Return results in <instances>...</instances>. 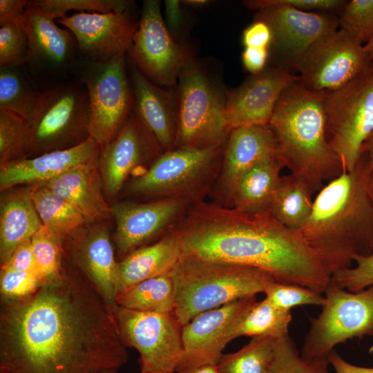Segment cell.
Here are the masks:
<instances>
[{"mask_svg":"<svg viewBox=\"0 0 373 373\" xmlns=\"http://www.w3.org/2000/svg\"><path fill=\"white\" fill-rule=\"evenodd\" d=\"M364 163L327 182L298 230L331 275L373 252V208Z\"/></svg>","mask_w":373,"mask_h":373,"instance_id":"obj_3","label":"cell"},{"mask_svg":"<svg viewBox=\"0 0 373 373\" xmlns=\"http://www.w3.org/2000/svg\"><path fill=\"white\" fill-rule=\"evenodd\" d=\"M186 198L157 199L147 203L123 202L111 207L118 252L128 254L171 224L183 211Z\"/></svg>","mask_w":373,"mask_h":373,"instance_id":"obj_20","label":"cell"},{"mask_svg":"<svg viewBox=\"0 0 373 373\" xmlns=\"http://www.w3.org/2000/svg\"><path fill=\"white\" fill-rule=\"evenodd\" d=\"M57 21L73 33L79 50L93 62L106 61L126 52L137 26L128 11L83 12Z\"/></svg>","mask_w":373,"mask_h":373,"instance_id":"obj_19","label":"cell"},{"mask_svg":"<svg viewBox=\"0 0 373 373\" xmlns=\"http://www.w3.org/2000/svg\"><path fill=\"white\" fill-rule=\"evenodd\" d=\"M173 232L182 255L257 268L278 282L322 294L331 283L300 231L283 225L269 210L244 212L201 204Z\"/></svg>","mask_w":373,"mask_h":373,"instance_id":"obj_2","label":"cell"},{"mask_svg":"<svg viewBox=\"0 0 373 373\" xmlns=\"http://www.w3.org/2000/svg\"><path fill=\"white\" fill-rule=\"evenodd\" d=\"M328 91H312L299 81L278 99L269 126L276 156L290 173L305 180L314 192L344 173L326 137L323 104Z\"/></svg>","mask_w":373,"mask_h":373,"instance_id":"obj_4","label":"cell"},{"mask_svg":"<svg viewBox=\"0 0 373 373\" xmlns=\"http://www.w3.org/2000/svg\"><path fill=\"white\" fill-rule=\"evenodd\" d=\"M370 63L363 45L338 28L311 47L294 68L306 88L329 92L347 84Z\"/></svg>","mask_w":373,"mask_h":373,"instance_id":"obj_15","label":"cell"},{"mask_svg":"<svg viewBox=\"0 0 373 373\" xmlns=\"http://www.w3.org/2000/svg\"><path fill=\"white\" fill-rule=\"evenodd\" d=\"M126 52L149 80L166 87L176 84L189 58L171 36L157 0L143 1L141 17Z\"/></svg>","mask_w":373,"mask_h":373,"instance_id":"obj_12","label":"cell"},{"mask_svg":"<svg viewBox=\"0 0 373 373\" xmlns=\"http://www.w3.org/2000/svg\"><path fill=\"white\" fill-rule=\"evenodd\" d=\"M268 55V48H245L242 54L243 66L252 75L260 73L266 68Z\"/></svg>","mask_w":373,"mask_h":373,"instance_id":"obj_48","label":"cell"},{"mask_svg":"<svg viewBox=\"0 0 373 373\" xmlns=\"http://www.w3.org/2000/svg\"><path fill=\"white\" fill-rule=\"evenodd\" d=\"M113 315L124 345L138 352L142 372L175 373L183 345L182 325L175 313L142 312L117 305Z\"/></svg>","mask_w":373,"mask_h":373,"instance_id":"obj_10","label":"cell"},{"mask_svg":"<svg viewBox=\"0 0 373 373\" xmlns=\"http://www.w3.org/2000/svg\"><path fill=\"white\" fill-rule=\"evenodd\" d=\"M353 267L340 270L332 275V281L338 287L356 292L373 285V252L357 256Z\"/></svg>","mask_w":373,"mask_h":373,"instance_id":"obj_44","label":"cell"},{"mask_svg":"<svg viewBox=\"0 0 373 373\" xmlns=\"http://www.w3.org/2000/svg\"><path fill=\"white\" fill-rule=\"evenodd\" d=\"M291 320V311L278 309L265 298L249 310L235 329L233 340L244 336L281 338L289 334Z\"/></svg>","mask_w":373,"mask_h":373,"instance_id":"obj_34","label":"cell"},{"mask_svg":"<svg viewBox=\"0 0 373 373\" xmlns=\"http://www.w3.org/2000/svg\"><path fill=\"white\" fill-rule=\"evenodd\" d=\"M182 255L180 241L173 231L151 245L133 250L118 262L117 296L140 282L169 274Z\"/></svg>","mask_w":373,"mask_h":373,"instance_id":"obj_26","label":"cell"},{"mask_svg":"<svg viewBox=\"0 0 373 373\" xmlns=\"http://www.w3.org/2000/svg\"><path fill=\"white\" fill-rule=\"evenodd\" d=\"M327 357L305 358L287 334L277 341L274 359L269 373H329Z\"/></svg>","mask_w":373,"mask_h":373,"instance_id":"obj_37","label":"cell"},{"mask_svg":"<svg viewBox=\"0 0 373 373\" xmlns=\"http://www.w3.org/2000/svg\"><path fill=\"white\" fill-rule=\"evenodd\" d=\"M360 160L364 163L368 173L373 171V131L362 146Z\"/></svg>","mask_w":373,"mask_h":373,"instance_id":"obj_51","label":"cell"},{"mask_svg":"<svg viewBox=\"0 0 373 373\" xmlns=\"http://www.w3.org/2000/svg\"><path fill=\"white\" fill-rule=\"evenodd\" d=\"M101 149L89 137L70 148L10 162L1 166L0 189L5 191L21 184H43L77 166L97 162Z\"/></svg>","mask_w":373,"mask_h":373,"instance_id":"obj_22","label":"cell"},{"mask_svg":"<svg viewBox=\"0 0 373 373\" xmlns=\"http://www.w3.org/2000/svg\"><path fill=\"white\" fill-rule=\"evenodd\" d=\"M155 146L158 148L133 111L116 136L101 149L98 168L107 197L118 193L132 169Z\"/></svg>","mask_w":373,"mask_h":373,"instance_id":"obj_21","label":"cell"},{"mask_svg":"<svg viewBox=\"0 0 373 373\" xmlns=\"http://www.w3.org/2000/svg\"><path fill=\"white\" fill-rule=\"evenodd\" d=\"M178 373H221L216 365H205L191 370L179 372Z\"/></svg>","mask_w":373,"mask_h":373,"instance_id":"obj_52","label":"cell"},{"mask_svg":"<svg viewBox=\"0 0 373 373\" xmlns=\"http://www.w3.org/2000/svg\"><path fill=\"white\" fill-rule=\"evenodd\" d=\"M28 3L26 0H0L1 27L13 23L22 25Z\"/></svg>","mask_w":373,"mask_h":373,"instance_id":"obj_47","label":"cell"},{"mask_svg":"<svg viewBox=\"0 0 373 373\" xmlns=\"http://www.w3.org/2000/svg\"><path fill=\"white\" fill-rule=\"evenodd\" d=\"M283 168L275 154L251 167L239 180L230 197L233 208L244 212L268 210Z\"/></svg>","mask_w":373,"mask_h":373,"instance_id":"obj_29","label":"cell"},{"mask_svg":"<svg viewBox=\"0 0 373 373\" xmlns=\"http://www.w3.org/2000/svg\"><path fill=\"white\" fill-rule=\"evenodd\" d=\"M28 40L21 24L8 23L0 28V66H19L28 60Z\"/></svg>","mask_w":373,"mask_h":373,"instance_id":"obj_42","label":"cell"},{"mask_svg":"<svg viewBox=\"0 0 373 373\" xmlns=\"http://www.w3.org/2000/svg\"><path fill=\"white\" fill-rule=\"evenodd\" d=\"M183 2L185 4L193 6H203L209 3L207 0H187L184 1Z\"/></svg>","mask_w":373,"mask_h":373,"instance_id":"obj_55","label":"cell"},{"mask_svg":"<svg viewBox=\"0 0 373 373\" xmlns=\"http://www.w3.org/2000/svg\"><path fill=\"white\" fill-rule=\"evenodd\" d=\"M13 68H1L0 109L12 112L30 123L37 111L41 93L32 89Z\"/></svg>","mask_w":373,"mask_h":373,"instance_id":"obj_35","label":"cell"},{"mask_svg":"<svg viewBox=\"0 0 373 373\" xmlns=\"http://www.w3.org/2000/svg\"><path fill=\"white\" fill-rule=\"evenodd\" d=\"M93 64L83 82L90 103L89 136L102 147L116 136L133 111V95L125 52Z\"/></svg>","mask_w":373,"mask_h":373,"instance_id":"obj_11","label":"cell"},{"mask_svg":"<svg viewBox=\"0 0 373 373\" xmlns=\"http://www.w3.org/2000/svg\"><path fill=\"white\" fill-rule=\"evenodd\" d=\"M272 32L265 21L255 19L242 33V43L245 48H268L272 44Z\"/></svg>","mask_w":373,"mask_h":373,"instance_id":"obj_45","label":"cell"},{"mask_svg":"<svg viewBox=\"0 0 373 373\" xmlns=\"http://www.w3.org/2000/svg\"><path fill=\"white\" fill-rule=\"evenodd\" d=\"M44 282L37 272L1 268V303L22 300L35 292Z\"/></svg>","mask_w":373,"mask_h":373,"instance_id":"obj_43","label":"cell"},{"mask_svg":"<svg viewBox=\"0 0 373 373\" xmlns=\"http://www.w3.org/2000/svg\"><path fill=\"white\" fill-rule=\"evenodd\" d=\"M181 1L178 0L165 1V13L168 27L173 32L180 30L183 22Z\"/></svg>","mask_w":373,"mask_h":373,"instance_id":"obj_50","label":"cell"},{"mask_svg":"<svg viewBox=\"0 0 373 373\" xmlns=\"http://www.w3.org/2000/svg\"><path fill=\"white\" fill-rule=\"evenodd\" d=\"M323 112L327 140L344 171L350 172L373 131V64L343 87L328 92Z\"/></svg>","mask_w":373,"mask_h":373,"instance_id":"obj_7","label":"cell"},{"mask_svg":"<svg viewBox=\"0 0 373 373\" xmlns=\"http://www.w3.org/2000/svg\"><path fill=\"white\" fill-rule=\"evenodd\" d=\"M221 144L202 149L177 148L164 152L144 174L128 186L133 195L186 198L210 173Z\"/></svg>","mask_w":373,"mask_h":373,"instance_id":"obj_14","label":"cell"},{"mask_svg":"<svg viewBox=\"0 0 373 373\" xmlns=\"http://www.w3.org/2000/svg\"><path fill=\"white\" fill-rule=\"evenodd\" d=\"M314 193L301 178L291 173L281 176L268 210L285 227L300 230L312 213Z\"/></svg>","mask_w":373,"mask_h":373,"instance_id":"obj_30","label":"cell"},{"mask_svg":"<svg viewBox=\"0 0 373 373\" xmlns=\"http://www.w3.org/2000/svg\"><path fill=\"white\" fill-rule=\"evenodd\" d=\"M133 111L164 152L176 144L175 97L149 80L131 61Z\"/></svg>","mask_w":373,"mask_h":373,"instance_id":"obj_23","label":"cell"},{"mask_svg":"<svg viewBox=\"0 0 373 373\" xmlns=\"http://www.w3.org/2000/svg\"><path fill=\"white\" fill-rule=\"evenodd\" d=\"M363 48L369 60L371 62V61L373 60V35L363 45Z\"/></svg>","mask_w":373,"mask_h":373,"instance_id":"obj_53","label":"cell"},{"mask_svg":"<svg viewBox=\"0 0 373 373\" xmlns=\"http://www.w3.org/2000/svg\"><path fill=\"white\" fill-rule=\"evenodd\" d=\"M229 135L222 184L231 197L238 182L247 171L265 157L276 155V142L269 124L236 128Z\"/></svg>","mask_w":373,"mask_h":373,"instance_id":"obj_25","label":"cell"},{"mask_svg":"<svg viewBox=\"0 0 373 373\" xmlns=\"http://www.w3.org/2000/svg\"><path fill=\"white\" fill-rule=\"evenodd\" d=\"M42 224L63 245L86 222L84 216L64 199L44 186L26 190Z\"/></svg>","mask_w":373,"mask_h":373,"instance_id":"obj_31","label":"cell"},{"mask_svg":"<svg viewBox=\"0 0 373 373\" xmlns=\"http://www.w3.org/2000/svg\"><path fill=\"white\" fill-rule=\"evenodd\" d=\"M52 19L67 17L71 10L80 12H120L128 11L130 1L121 0H36L30 1Z\"/></svg>","mask_w":373,"mask_h":373,"instance_id":"obj_39","label":"cell"},{"mask_svg":"<svg viewBox=\"0 0 373 373\" xmlns=\"http://www.w3.org/2000/svg\"><path fill=\"white\" fill-rule=\"evenodd\" d=\"M39 185L64 199L86 222L106 218L111 214V207L103 195L98 162L77 166Z\"/></svg>","mask_w":373,"mask_h":373,"instance_id":"obj_24","label":"cell"},{"mask_svg":"<svg viewBox=\"0 0 373 373\" xmlns=\"http://www.w3.org/2000/svg\"><path fill=\"white\" fill-rule=\"evenodd\" d=\"M329 365L335 373H373V367L357 366L345 361L334 350L327 355Z\"/></svg>","mask_w":373,"mask_h":373,"instance_id":"obj_49","label":"cell"},{"mask_svg":"<svg viewBox=\"0 0 373 373\" xmlns=\"http://www.w3.org/2000/svg\"><path fill=\"white\" fill-rule=\"evenodd\" d=\"M42 222L27 192H7L0 206V262L4 265L17 247L41 227Z\"/></svg>","mask_w":373,"mask_h":373,"instance_id":"obj_28","label":"cell"},{"mask_svg":"<svg viewBox=\"0 0 373 373\" xmlns=\"http://www.w3.org/2000/svg\"><path fill=\"white\" fill-rule=\"evenodd\" d=\"M371 62L373 64V60H372Z\"/></svg>","mask_w":373,"mask_h":373,"instance_id":"obj_59","label":"cell"},{"mask_svg":"<svg viewBox=\"0 0 373 373\" xmlns=\"http://www.w3.org/2000/svg\"><path fill=\"white\" fill-rule=\"evenodd\" d=\"M118 369H111V370H104L98 373H117Z\"/></svg>","mask_w":373,"mask_h":373,"instance_id":"obj_56","label":"cell"},{"mask_svg":"<svg viewBox=\"0 0 373 373\" xmlns=\"http://www.w3.org/2000/svg\"><path fill=\"white\" fill-rule=\"evenodd\" d=\"M63 250L113 312L117 306L118 262L107 227H82L64 242Z\"/></svg>","mask_w":373,"mask_h":373,"instance_id":"obj_18","label":"cell"},{"mask_svg":"<svg viewBox=\"0 0 373 373\" xmlns=\"http://www.w3.org/2000/svg\"><path fill=\"white\" fill-rule=\"evenodd\" d=\"M278 339L269 336L251 338L239 350L224 354L217 367L221 373H269Z\"/></svg>","mask_w":373,"mask_h":373,"instance_id":"obj_33","label":"cell"},{"mask_svg":"<svg viewBox=\"0 0 373 373\" xmlns=\"http://www.w3.org/2000/svg\"><path fill=\"white\" fill-rule=\"evenodd\" d=\"M300 80L280 66L265 68L227 93L226 119L230 130L267 125L283 93Z\"/></svg>","mask_w":373,"mask_h":373,"instance_id":"obj_17","label":"cell"},{"mask_svg":"<svg viewBox=\"0 0 373 373\" xmlns=\"http://www.w3.org/2000/svg\"><path fill=\"white\" fill-rule=\"evenodd\" d=\"M369 353L370 354V355L372 356V357L373 358V343L371 345V346L370 347Z\"/></svg>","mask_w":373,"mask_h":373,"instance_id":"obj_57","label":"cell"},{"mask_svg":"<svg viewBox=\"0 0 373 373\" xmlns=\"http://www.w3.org/2000/svg\"><path fill=\"white\" fill-rule=\"evenodd\" d=\"M257 10L256 19L270 27L272 44L294 68L305 52L339 28L338 19L327 13L306 12L280 3L278 0L244 1Z\"/></svg>","mask_w":373,"mask_h":373,"instance_id":"obj_13","label":"cell"},{"mask_svg":"<svg viewBox=\"0 0 373 373\" xmlns=\"http://www.w3.org/2000/svg\"><path fill=\"white\" fill-rule=\"evenodd\" d=\"M0 373H3V372H0Z\"/></svg>","mask_w":373,"mask_h":373,"instance_id":"obj_60","label":"cell"},{"mask_svg":"<svg viewBox=\"0 0 373 373\" xmlns=\"http://www.w3.org/2000/svg\"><path fill=\"white\" fill-rule=\"evenodd\" d=\"M267 298L275 307L284 311H291L296 306H322L325 296L308 287L280 283L271 282L264 292Z\"/></svg>","mask_w":373,"mask_h":373,"instance_id":"obj_41","label":"cell"},{"mask_svg":"<svg viewBox=\"0 0 373 373\" xmlns=\"http://www.w3.org/2000/svg\"><path fill=\"white\" fill-rule=\"evenodd\" d=\"M37 271L45 282L58 276L63 267V245L44 226L30 239Z\"/></svg>","mask_w":373,"mask_h":373,"instance_id":"obj_38","label":"cell"},{"mask_svg":"<svg viewBox=\"0 0 373 373\" xmlns=\"http://www.w3.org/2000/svg\"><path fill=\"white\" fill-rule=\"evenodd\" d=\"M169 275L175 287L174 313L182 326L201 313L264 293L276 280L257 268L186 255Z\"/></svg>","mask_w":373,"mask_h":373,"instance_id":"obj_5","label":"cell"},{"mask_svg":"<svg viewBox=\"0 0 373 373\" xmlns=\"http://www.w3.org/2000/svg\"><path fill=\"white\" fill-rule=\"evenodd\" d=\"M116 303L133 310L174 313L175 294L173 279L169 273L144 280L118 295Z\"/></svg>","mask_w":373,"mask_h":373,"instance_id":"obj_32","label":"cell"},{"mask_svg":"<svg viewBox=\"0 0 373 373\" xmlns=\"http://www.w3.org/2000/svg\"><path fill=\"white\" fill-rule=\"evenodd\" d=\"M256 302V296L245 297L201 313L182 326L183 354L175 373L217 365L235 329Z\"/></svg>","mask_w":373,"mask_h":373,"instance_id":"obj_16","label":"cell"},{"mask_svg":"<svg viewBox=\"0 0 373 373\" xmlns=\"http://www.w3.org/2000/svg\"><path fill=\"white\" fill-rule=\"evenodd\" d=\"M367 189L373 208V171L370 173L367 172Z\"/></svg>","mask_w":373,"mask_h":373,"instance_id":"obj_54","label":"cell"},{"mask_svg":"<svg viewBox=\"0 0 373 373\" xmlns=\"http://www.w3.org/2000/svg\"><path fill=\"white\" fill-rule=\"evenodd\" d=\"M338 23L339 29L363 45L373 35V0L347 2Z\"/></svg>","mask_w":373,"mask_h":373,"instance_id":"obj_40","label":"cell"},{"mask_svg":"<svg viewBox=\"0 0 373 373\" xmlns=\"http://www.w3.org/2000/svg\"><path fill=\"white\" fill-rule=\"evenodd\" d=\"M113 312L79 270L1 303L0 372L98 373L128 360Z\"/></svg>","mask_w":373,"mask_h":373,"instance_id":"obj_1","label":"cell"},{"mask_svg":"<svg viewBox=\"0 0 373 373\" xmlns=\"http://www.w3.org/2000/svg\"><path fill=\"white\" fill-rule=\"evenodd\" d=\"M140 373H163V372H142Z\"/></svg>","mask_w":373,"mask_h":373,"instance_id":"obj_58","label":"cell"},{"mask_svg":"<svg viewBox=\"0 0 373 373\" xmlns=\"http://www.w3.org/2000/svg\"><path fill=\"white\" fill-rule=\"evenodd\" d=\"M30 124L19 115L0 109V164L22 159L26 154Z\"/></svg>","mask_w":373,"mask_h":373,"instance_id":"obj_36","label":"cell"},{"mask_svg":"<svg viewBox=\"0 0 373 373\" xmlns=\"http://www.w3.org/2000/svg\"><path fill=\"white\" fill-rule=\"evenodd\" d=\"M175 85L178 148L202 149L222 144L231 132L226 119L227 93L191 57Z\"/></svg>","mask_w":373,"mask_h":373,"instance_id":"obj_6","label":"cell"},{"mask_svg":"<svg viewBox=\"0 0 373 373\" xmlns=\"http://www.w3.org/2000/svg\"><path fill=\"white\" fill-rule=\"evenodd\" d=\"M30 239H28L21 243L15 250L10 259L4 265H1V268L19 271L38 273L32 250Z\"/></svg>","mask_w":373,"mask_h":373,"instance_id":"obj_46","label":"cell"},{"mask_svg":"<svg viewBox=\"0 0 373 373\" xmlns=\"http://www.w3.org/2000/svg\"><path fill=\"white\" fill-rule=\"evenodd\" d=\"M22 26L28 40V60L60 64L69 57L75 37L68 29L59 27L29 1Z\"/></svg>","mask_w":373,"mask_h":373,"instance_id":"obj_27","label":"cell"},{"mask_svg":"<svg viewBox=\"0 0 373 373\" xmlns=\"http://www.w3.org/2000/svg\"><path fill=\"white\" fill-rule=\"evenodd\" d=\"M90 103L87 90L55 87L41 93L30 124L26 154L35 156L76 146L89 136Z\"/></svg>","mask_w":373,"mask_h":373,"instance_id":"obj_9","label":"cell"},{"mask_svg":"<svg viewBox=\"0 0 373 373\" xmlns=\"http://www.w3.org/2000/svg\"><path fill=\"white\" fill-rule=\"evenodd\" d=\"M324 294L321 312L309 318L300 352L305 358L327 357L338 344L373 336V285L352 292L331 280Z\"/></svg>","mask_w":373,"mask_h":373,"instance_id":"obj_8","label":"cell"}]
</instances>
